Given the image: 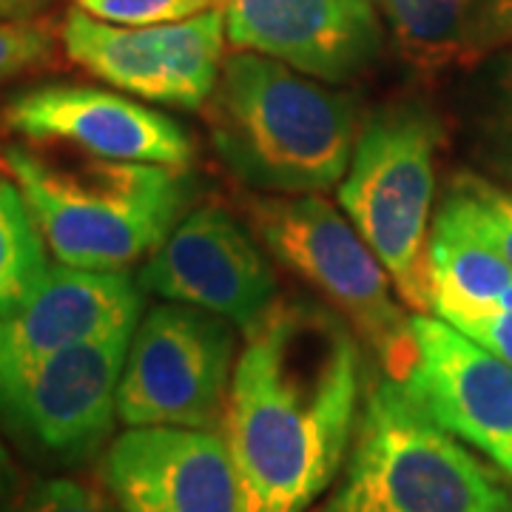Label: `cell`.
<instances>
[{
    "instance_id": "27",
    "label": "cell",
    "mask_w": 512,
    "mask_h": 512,
    "mask_svg": "<svg viewBox=\"0 0 512 512\" xmlns=\"http://www.w3.org/2000/svg\"><path fill=\"white\" fill-rule=\"evenodd\" d=\"M504 512H512V493H510V501H507V510Z\"/></svg>"
},
{
    "instance_id": "13",
    "label": "cell",
    "mask_w": 512,
    "mask_h": 512,
    "mask_svg": "<svg viewBox=\"0 0 512 512\" xmlns=\"http://www.w3.org/2000/svg\"><path fill=\"white\" fill-rule=\"evenodd\" d=\"M100 481L123 512H239L222 430L126 427L100 456Z\"/></svg>"
},
{
    "instance_id": "7",
    "label": "cell",
    "mask_w": 512,
    "mask_h": 512,
    "mask_svg": "<svg viewBox=\"0 0 512 512\" xmlns=\"http://www.w3.org/2000/svg\"><path fill=\"white\" fill-rule=\"evenodd\" d=\"M237 359L234 322L191 305H160L131 336L117 416L126 427L222 430Z\"/></svg>"
},
{
    "instance_id": "25",
    "label": "cell",
    "mask_w": 512,
    "mask_h": 512,
    "mask_svg": "<svg viewBox=\"0 0 512 512\" xmlns=\"http://www.w3.org/2000/svg\"><path fill=\"white\" fill-rule=\"evenodd\" d=\"M37 12V0H0V20H29Z\"/></svg>"
},
{
    "instance_id": "16",
    "label": "cell",
    "mask_w": 512,
    "mask_h": 512,
    "mask_svg": "<svg viewBox=\"0 0 512 512\" xmlns=\"http://www.w3.org/2000/svg\"><path fill=\"white\" fill-rule=\"evenodd\" d=\"M430 311L456 325L481 313L512 308V268L458 185L430 228L427 242Z\"/></svg>"
},
{
    "instance_id": "12",
    "label": "cell",
    "mask_w": 512,
    "mask_h": 512,
    "mask_svg": "<svg viewBox=\"0 0 512 512\" xmlns=\"http://www.w3.org/2000/svg\"><path fill=\"white\" fill-rule=\"evenodd\" d=\"M413 356L399 382L447 433L512 481V365L436 313L410 322Z\"/></svg>"
},
{
    "instance_id": "15",
    "label": "cell",
    "mask_w": 512,
    "mask_h": 512,
    "mask_svg": "<svg viewBox=\"0 0 512 512\" xmlns=\"http://www.w3.org/2000/svg\"><path fill=\"white\" fill-rule=\"evenodd\" d=\"M143 285L128 271H86L52 265L37 293L0 316V370L137 328Z\"/></svg>"
},
{
    "instance_id": "5",
    "label": "cell",
    "mask_w": 512,
    "mask_h": 512,
    "mask_svg": "<svg viewBox=\"0 0 512 512\" xmlns=\"http://www.w3.org/2000/svg\"><path fill=\"white\" fill-rule=\"evenodd\" d=\"M439 146L441 123L427 106H384L359 128L348 174L339 185L348 220L416 313L430 311L427 242Z\"/></svg>"
},
{
    "instance_id": "14",
    "label": "cell",
    "mask_w": 512,
    "mask_h": 512,
    "mask_svg": "<svg viewBox=\"0 0 512 512\" xmlns=\"http://www.w3.org/2000/svg\"><path fill=\"white\" fill-rule=\"evenodd\" d=\"M228 43L322 83L365 74L384 49L373 0H220Z\"/></svg>"
},
{
    "instance_id": "21",
    "label": "cell",
    "mask_w": 512,
    "mask_h": 512,
    "mask_svg": "<svg viewBox=\"0 0 512 512\" xmlns=\"http://www.w3.org/2000/svg\"><path fill=\"white\" fill-rule=\"evenodd\" d=\"M55 55V40L29 20H0V86L35 72Z\"/></svg>"
},
{
    "instance_id": "22",
    "label": "cell",
    "mask_w": 512,
    "mask_h": 512,
    "mask_svg": "<svg viewBox=\"0 0 512 512\" xmlns=\"http://www.w3.org/2000/svg\"><path fill=\"white\" fill-rule=\"evenodd\" d=\"M456 185L476 202L478 217L484 222L487 234L512 268V191H504L478 177H461Z\"/></svg>"
},
{
    "instance_id": "24",
    "label": "cell",
    "mask_w": 512,
    "mask_h": 512,
    "mask_svg": "<svg viewBox=\"0 0 512 512\" xmlns=\"http://www.w3.org/2000/svg\"><path fill=\"white\" fill-rule=\"evenodd\" d=\"M453 328L461 330L464 336H470L481 348L495 353L498 359H504L507 365H512V308L481 313L473 319H461Z\"/></svg>"
},
{
    "instance_id": "1",
    "label": "cell",
    "mask_w": 512,
    "mask_h": 512,
    "mask_svg": "<svg viewBox=\"0 0 512 512\" xmlns=\"http://www.w3.org/2000/svg\"><path fill=\"white\" fill-rule=\"evenodd\" d=\"M365 390L359 333L322 299H274L245 330L222 427L239 512H311L345 467Z\"/></svg>"
},
{
    "instance_id": "11",
    "label": "cell",
    "mask_w": 512,
    "mask_h": 512,
    "mask_svg": "<svg viewBox=\"0 0 512 512\" xmlns=\"http://www.w3.org/2000/svg\"><path fill=\"white\" fill-rule=\"evenodd\" d=\"M143 291L234 322L242 333L274 305L276 276L251 234L220 205H200L140 268Z\"/></svg>"
},
{
    "instance_id": "9",
    "label": "cell",
    "mask_w": 512,
    "mask_h": 512,
    "mask_svg": "<svg viewBox=\"0 0 512 512\" xmlns=\"http://www.w3.org/2000/svg\"><path fill=\"white\" fill-rule=\"evenodd\" d=\"M225 15L220 6L157 26H117L80 6L60 23L63 52L111 89L174 109H205L225 66Z\"/></svg>"
},
{
    "instance_id": "20",
    "label": "cell",
    "mask_w": 512,
    "mask_h": 512,
    "mask_svg": "<svg viewBox=\"0 0 512 512\" xmlns=\"http://www.w3.org/2000/svg\"><path fill=\"white\" fill-rule=\"evenodd\" d=\"M77 6L117 26H157L194 18L220 6V0H77Z\"/></svg>"
},
{
    "instance_id": "26",
    "label": "cell",
    "mask_w": 512,
    "mask_h": 512,
    "mask_svg": "<svg viewBox=\"0 0 512 512\" xmlns=\"http://www.w3.org/2000/svg\"><path fill=\"white\" fill-rule=\"evenodd\" d=\"M504 89H507V106H510V120H512V63L507 69V77H504Z\"/></svg>"
},
{
    "instance_id": "2",
    "label": "cell",
    "mask_w": 512,
    "mask_h": 512,
    "mask_svg": "<svg viewBox=\"0 0 512 512\" xmlns=\"http://www.w3.org/2000/svg\"><path fill=\"white\" fill-rule=\"evenodd\" d=\"M356 100L256 52L225 57L205 103L214 151L256 191L319 194L348 174L359 137Z\"/></svg>"
},
{
    "instance_id": "4",
    "label": "cell",
    "mask_w": 512,
    "mask_h": 512,
    "mask_svg": "<svg viewBox=\"0 0 512 512\" xmlns=\"http://www.w3.org/2000/svg\"><path fill=\"white\" fill-rule=\"evenodd\" d=\"M510 493L396 376L370 384L345 467L311 512H504Z\"/></svg>"
},
{
    "instance_id": "23",
    "label": "cell",
    "mask_w": 512,
    "mask_h": 512,
    "mask_svg": "<svg viewBox=\"0 0 512 512\" xmlns=\"http://www.w3.org/2000/svg\"><path fill=\"white\" fill-rule=\"evenodd\" d=\"M470 46L476 60L512 49V0H470Z\"/></svg>"
},
{
    "instance_id": "18",
    "label": "cell",
    "mask_w": 512,
    "mask_h": 512,
    "mask_svg": "<svg viewBox=\"0 0 512 512\" xmlns=\"http://www.w3.org/2000/svg\"><path fill=\"white\" fill-rule=\"evenodd\" d=\"M49 245L12 177H0V316L29 302L49 274Z\"/></svg>"
},
{
    "instance_id": "17",
    "label": "cell",
    "mask_w": 512,
    "mask_h": 512,
    "mask_svg": "<svg viewBox=\"0 0 512 512\" xmlns=\"http://www.w3.org/2000/svg\"><path fill=\"white\" fill-rule=\"evenodd\" d=\"M396 43L419 69L473 63L470 0H382Z\"/></svg>"
},
{
    "instance_id": "10",
    "label": "cell",
    "mask_w": 512,
    "mask_h": 512,
    "mask_svg": "<svg viewBox=\"0 0 512 512\" xmlns=\"http://www.w3.org/2000/svg\"><path fill=\"white\" fill-rule=\"evenodd\" d=\"M9 131L32 143L66 146L77 154L188 168L194 140L177 120L126 92L86 83H40L15 92L0 111Z\"/></svg>"
},
{
    "instance_id": "3",
    "label": "cell",
    "mask_w": 512,
    "mask_h": 512,
    "mask_svg": "<svg viewBox=\"0 0 512 512\" xmlns=\"http://www.w3.org/2000/svg\"><path fill=\"white\" fill-rule=\"evenodd\" d=\"M3 168L23 191L52 256L86 271H126L151 256L194 200L188 168L171 165L6 146Z\"/></svg>"
},
{
    "instance_id": "19",
    "label": "cell",
    "mask_w": 512,
    "mask_h": 512,
    "mask_svg": "<svg viewBox=\"0 0 512 512\" xmlns=\"http://www.w3.org/2000/svg\"><path fill=\"white\" fill-rule=\"evenodd\" d=\"M0 512H123L109 490L77 478H37L15 490H0Z\"/></svg>"
},
{
    "instance_id": "6",
    "label": "cell",
    "mask_w": 512,
    "mask_h": 512,
    "mask_svg": "<svg viewBox=\"0 0 512 512\" xmlns=\"http://www.w3.org/2000/svg\"><path fill=\"white\" fill-rule=\"evenodd\" d=\"M248 220L276 262L305 279L370 345L384 370L402 379L413 356V316L393 299V279L348 214L316 194H276L248 202Z\"/></svg>"
},
{
    "instance_id": "8",
    "label": "cell",
    "mask_w": 512,
    "mask_h": 512,
    "mask_svg": "<svg viewBox=\"0 0 512 512\" xmlns=\"http://www.w3.org/2000/svg\"><path fill=\"white\" fill-rule=\"evenodd\" d=\"M137 328L0 370V427L32 456L83 464L109 447L117 387Z\"/></svg>"
}]
</instances>
